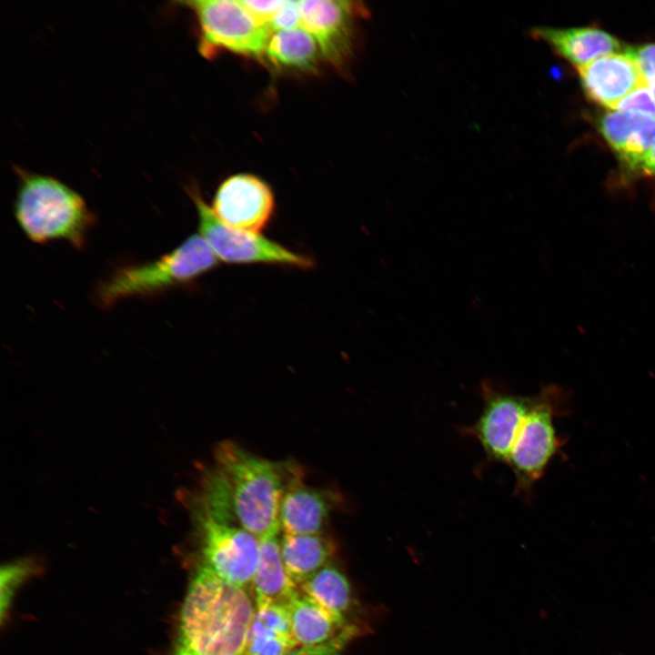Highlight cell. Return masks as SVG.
Returning <instances> with one entry per match:
<instances>
[{
	"label": "cell",
	"mask_w": 655,
	"mask_h": 655,
	"mask_svg": "<svg viewBox=\"0 0 655 655\" xmlns=\"http://www.w3.org/2000/svg\"><path fill=\"white\" fill-rule=\"evenodd\" d=\"M300 476L290 462L258 457L232 441L219 443L195 504L260 539L278 534V514L288 483Z\"/></svg>",
	"instance_id": "cell-1"
},
{
	"label": "cell",
	"mask_w": 655,
	"mask_h": 655,
	"mask_svg": "<svg viewBox=\"0 0 655 655\" xmlns=\"http://www.w3.org/2000/svg\"><path fill=\"white\" fill-rule=\"evenodd\" d=\"M255 610L244 588L201 565L183 602L180 645L197 655H243Z\"/></svg>",
	"instance_id": "cell-2"
},
{
	"label": "cell",
	"mask_w": 655,
	"mask_h": 655,
	"mask_svg": "<svg viewBox=\"0 0 655 655\" xmlns=\"http://www.w3.org/2000/svg\"><path fill=\"white\" fill-rule=\"evenodd\" d=\"M15 170L18 186L14 214L26 237L37 244L62 240L83 247L95 225L83 196L54 176Z\"/></svg>",
	"instance_id": "cell-3"
},
{
	"label": "cell",
	"mask_w": 655,
	"mask_h": 655,
	"mask_svg": "<svg viewBox=\"0 0 655 655\" xmlns=\"http://www.w3.org/2000/svg\"><path fill=\"white\" fill-rule=\"evenodd\" d=\"M217 264L203 237L193 234L153 261L116 268L97 286L96 298L100 306L111 307L126 298L159 295L196 280Z\"/></svg>",
	"instance_id": "cell-4"
},
{
	"label": "cell",
	"mask_w": 655,
	"mask_h": 655,
	"mask_svg": "<svg viewBox=\"0 0 655 655\" xmlns=\"http://www.w3.org/2000/svg\"><path fill=\"white\" fill-rule=\"evenodd\" d=\"M562 391L556 386L544 388L515 428L506 465L515 478V492L529 494L544 475L559 447L554 418L559 414Z\"/></svg>",
	"instance_id": "cell-5"
},
{
	"label": "cell",
	"mask_w": 655,
	"mask_h": 655,
	"mask_svg": "<svg viewBox=\"0 0 655 655\" xmlns=\"http://www.w3.org/2000/svg\"><path fill=\"white\" fill-rule=\"evenodd\" d=\"M180 5L190 9L198 28L199 52L210 57L226 50L248 57L266 56L271 29L237 0H194Z\"/></svg>",
	"instance_id": "cell-6"
},
{
	"label": "cell",
	"mask_w": 655,
	"mask_h": 655,
	"mask_svg": "<svg viewBox=\"0 0 655 655\" xmlns=\"http://www.w3.org/2000/svg\"><path fill=\"white\" fill-rule=\"evenodd\" d=\"M197 212L198 234L218 261L228 264H266L312 268L313 260L294 252L259 233L241 230L222 223L196 187L188 188Z\"/></svg>",
	"instance_id": "cell-7"
},
{
	"label": "cell",
	"mask_w": 655,
	"mask_h": 655,
	"mask_svg": "<svg viewBox=\"0 0 655 655\" xmlns=\"http://www.w3.org/2000/svg\"><path fill=\"white\" fill-rule=\"evenodd\" d=\"M193 509L201 539L202 565L241 588L250 584L259 558L260 539L196 504Z\"/></svg>",
	"instance_id": "cell-8"
},
{
	"label": "cell",
	"mask_w": 655,
	"mask_h": 655,
	"mask_svg": "<svg viewBox=\"0 0 655 655\" xmlns=\"http://www.w3.org/2000/svg\"><path fill=\"white\" fill-rule=\"evenodd\" d=\"M479 418L464 429L482 448L487 462L507 463L515 428L529 409L533 396L517 395L490 381L481 385Z\"/></svg>",
	"instance_id": "cell-9"
},
{
	"label": "cell",
	"mask_w": 655,
	"mask_h": 655,
	"mask_svg": "<svg viewBox=\"0 0 655 655\" xmlns=\"http://www.w3.org/2000/svg\"><path fill=\"white\" fill-rule=\"evenodd\" d=\"M275 205L273 191L265 181L241 173L222 181L210 207L222 223L260 234L270 223Z\"/></svg>",
	"instance_id": "cell-10"
},
{
	"label": "cell",
	"mask_w": 655,
	"mask_h": 655,
	"mask_svg": "<svg viewBox=\"0 0 655 655\" xmlns=\"http://www.w3.org/2000/svg\"><path fill=\"white\" fill-rule=\"evenodd\" d=\"M302 26L317 41L322 57L342 66L352 52L355 20L366 15L360 3L340 0L297 1Z\"/></svg>",
	"instance_id": "cell-11"
},
{
	"label": "cell",
	"mask_w": 655,
	"mask_h": 655,
	"mask_svg": "<svg viewBox=\"0 0 655 655\" xmlns=\"http://www.w3.org/2000/svg\"><path fill=\"white\" fill-rule=\"evenodd\" d=\"M578 71L589 97L611 109L637 87L646 84L637 63L625 51L602 55L578 67Z\"/></svg>",
	"instance_id": "cell-12"
},
{
	"label": "cell",
	"mask_w": 655,
	"mask_h": 655,
	"mask_svg": "<svg viewBox=\"0 0 655 655\" xmlns=\"http://www.w3.org/2000/svg\"><path fill=\"white\" fill-rule=\"evenodd\" d=\"M335 493L305 485L298 476L287 486L278 520L285 534H319L334 509Z\"/></svg>",
	"instance_id": "cell-13"
},
{
	"label": "cell",
	"mask_w": 655,
	"mask_h": 655,
	"mask_svg": "<svg viewBox=\"0 0 655 655\" xmlns=\"http://www.w3.org/2000/svg\"><path fill=\"white\" fill-rule=\"evenodd\" d=\"M600 130L619 157L636 170L655 144V117L631 111H609Z\"/></svg>",
	"instance_id": "cell-14"
},
{
	"label": "cell",
	"mask_w": 655,
	"mask_h": 655,
	"mask_svg": "<svg viewBox=\"0 0 655 655\" xmlns=\"http://www.w3.org/2000/svg\"><path fill=\"white\" fill-rule=\"evenodd\" d=\"M531 34L551 45L577 67L620 49V44L614 36L598 28L536 27Z\"/></svg>",
	"instance_id": "cell-15"
},
{
	"label": "cell",
	"mask_w": 655,
	"mask_h": 655,
	"mask_svg": "<svg viewBox=\"0 0 655 655\" xmlns=\"http://www.w3.org/2000/svg\"><path fill=\"white\" fill-rule=\"evenodd\" d=\"M292 635L298 647L322 645L358 628L335 615L300 590L290 606Z\"/></svg>",
	"instance_id": "cell-16"
},
{
	"label": "cell",
	"mask_w": 655,
	"mask_h": 655,
	"mask_svg": "<svg viewBox=\"0 0 655 655\" xmlns=\"http://www.w3.org/2000/svg\"><path fill=\"white\" fill-rule=\"evenodd\" d=\"M256 603L273 602L290 606L299 589L286 570L278 534L260 539L259 558L251 582Z\"/></svg>",
	"instance_id": "cell-17"
},
{
	"label": "cell",
	"mask_w": 655,
	"mask_h": 655,
	"mask_svg": "<svg viewBox=\"0 0 655 655\" xmlns=\"http://www.w3.org/2000/svg\"><path fill=\"white\" fill-rule=\"evenodd\" d=\"M282 559L288 577L299 587L335 554V544L322 534H283L280 539Z\"/></svg>",
	"instance_id": "cell-18"
},
{
	"label": "cell",
	"mask_w": 655,
	"mask_h": 655,
	"mask_svg": "<svg viewBox=\"0 0 655 655\" xmlns=\"http://www.w3.org/2000/svg\"><path fill=\"white\" fill-rule=\"evenodd\" d=\"M267 58L279 67L314 71L322 57L315 38L302 26L272 32Z\"/></svg>",
	"instance_id": "cell-19"
},
{
	"label": "cell",
	"mask_w": 655,
	"mask_h": 655,
	"mask_svg": "<svg viewBox=\"0 0 655 655\" xmlns=\"http://www.w3.org/2000/svg\"><path fill=\"white\" fill-rule=\"evenodd\" d=\"M299 590L335 615L347 619L353 600L350 584L331 561L306 580Z\"/></svg>",
	"instance_id": "cell-20"
},
{
	"label": "cell",
	"mask_w": 655,
	"mask_h": 655,
	"mask_svg": "<svg viewBox=\"0 0 655 655\" xmlns=\"http://www.w3.org/2000/svg\"><path fill=\"white\" fill-rule=\"evenodd\" d=\"M297 647L292 636L267 629L253 620L243 655H286Z\"/></svg>",
	"instance_id": "cell-21"
},
{
	"label": "cell",
	"mask_w": 655,
	"mask_h": 655,
	"mask_svg": "<svg viewBox=\"0 0 655 655\" xmlns=\"http://www.w3.org/2000/svg\"><path fill=\"white\" fill-rule=\"evenodd\" d=\"M612 109L639 112L655 117V103L650 86L647 84L640 86Z\"/></svg>",
	"instance_id": "cell-22"
},
{
	"label": "cell",
	"mask_w": 655,
	"mask_h": 655,
	"mask_svg": "<svg viewBox=\"0 0 655 655\" xmlns=\"http://www.w3.org/2000/svg\"><path fill=\"white\" fill-rule=\"evenodd\" d=\"M359 633L358 628L348 630L322 645L295 648L286 655H341L348 643Z\"/></svg>",
	"instance_id": "cell-23"
},
{
	"label": "cell",
	"mask_w": 655,
	"mask_h": 655,
	"mask_svg": "<svg viewBox=\"0 0 655 655\" xmlns=\"http://www.w3.org/2000/svg\"><path fill=\"white\" fill-rule=\"evenodd\" d=\"M28 567L21 562L12 563L2 569L1 571V613H5L14 590L27 574Z\"/></svg>",
	"instance_id": "cell-24"
},
{
	"label": "cell",
	"mask_w": 655,
	"mask_h": 655,
	"mask_svg": "<svg viewBox=\"0 0 655 655\" xmlns=\"http://www.w3.org/2000/svg\"><path fill=\"white\" fill-rule=\"evenodd\" d=\"M637 63L648 86L655 85V44L625 49Z\"/></svg>",
	"instance_id": "cell-25"
},
{
	"label": "cell",
	"mask_w": 655,
	"mask_h": 655,
	"mask_svg": "<svg viewBox=\"0 0 655 655\" xmlns=\"http://www.w3.org/2000/svg\"><path fill=\"white\" fill-rule=\"evenodd\" d=\"M300 11L297 1L285 0L283 5L270 21L268 26L272 32L292 29L300 26Z\"/></svg>",
	"instance_id": "cell-26"
},
{
	"label": "cell",
	"mask_w": 655,
	"mask_h": 655,
	"mask_svg": "<svg viewBox=\"0 0 655 655\" xmlns=\"http://www.w3.org/2000/svg\"><path fill=\"white\" fill-rule=\"evenodd\" d=\"M241 2L257 19L268 26L285 0H241Z\"/></svg>",
	"instance_id": "cell-27"
},
{
	"label": "cell",
	"mask_w": 655,
	"mask_h": 655,
	"mask_svg": "<svg viewBox=\"0 0 655 655\" xmlns=\"http://www.w3.org/2000/svg\"><path fill=\"white\" fill-rule=\"evenodd\" d=\"M636 170L646 176H655V144Z\"/></svg>",
	"instance_id": "cell-28"
},
{
	"label": "cell",
	"mask_w": 655,
	"mask_h": 655,
	"mask_svg": "<svg viewBox=\"0 0 655 655\" xmlns=\"http://www.w3.org/2000/svg\"><path fill=\"white\" fill-rule=\"evenodd\" d=\"M176 655H197L191 651L190 650L185 648L182 645H179V647L176 650Z\"/></svg>",
	"instance_id": "cell-29"
},
{
	"label": "cell",
	"mask_w": 655,
	"mask_h": 655,
	"mask_svg": "<svg viewBox=\"0 0 655 655\" xmlns=\"http://www.w3.org/2000/svg\"><path fill=\"white\" fill-rule=\"evenodd\" d=\"M650 86V88L651 95H652V97H653V100H654V103H655V85H653V86Z\"/></svg>",
	"instance_id": "cell-30"
}]
</instances>
